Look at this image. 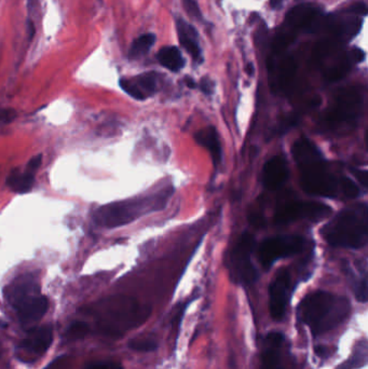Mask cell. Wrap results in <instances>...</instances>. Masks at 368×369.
I'll list each match as a JSON object with an SVG mask.
<instances>
[{"instance_id": "1", "label": "cell", "mask_w": 368, "mask_h": 369, "mask_svg": "<svg viewBox=\"0 0 368 369\" xmlns=\"http://www.w3.org/2000/svg\"><path fill=\"white\" fill-rule=\"evenodd\" d=\"M293 157L300 173V185L309 195L335 198L341 195L343 177L329 170L326 161L317 147L306 137L293 145Z\"/></svg>"}, {"instance_id": "2", "label": "cell", "mask_w": 368, "mask_h": 369, "mask_svg": "<svg viewBox=\"0 0 368 369\" xmlns=\"http://www.w3.org/2000/svg\"><path fill=\"white\" fill-rule=\"evenodd\" d=\"M350 310L347 298L319 290L303 298L298 306V318L310 328L313 336H319L341 324Z\"/></svg>"}, {"instance_id": "3", "label": "cell", "mask_w": 368, "mask_h": 369, "mask_svg": "<svg viewBox=\"0 0 368 369\" xmlns=\"http://www.w3.org/2000/svg\"><path fill=\"white\" fill-rule=\"evenodd\" d=\"M327 243L343 249H362L368 242V207L357 205L339 212L322 230Z\"/></svg>"}, {"instance_id": "4", "label": "cell", "mask_w": 368, "mask_h": 369, "mask_svg": "<svg viewBox=\"0 0 368 369\" xmlns=\"http://www.w3.org/2000/svg\"><path fill=\"white\" fill-rule=\"evenodd\" d=\"M363 110L364 92L362 89L359 86L343 89L319 118V129L331 134L350 132L359 123Z\"/></svg>"}, {"instance_id": "5", "label": "cell", "mask_w": 368, "mask_h": 369, "mask_svg": "<svg viewBox=\"0 0 368 369\" xmlns=\"http://www.w3.org/2000/svg\"><path fill=\"white\" fill-rule=\"evenodd\" d=\"M151 314V308L141 306L132 298L120 297L105 302L101 309L103 330L121 335L141 325Z\"/></svg>"}, {"instance_id": "6", "label": "cell", "mask_w": 368, "mask_h": 369, "mask_svg": "<svg viewBox=\"0 0 368 369\" xmlns=\"http://www.w3.org/2000/svg\"><path fill=\"white\" fill-rule=\"evenodd\" d=\"M160 202L161 200L143 199L110 203L95 212L94 221L107 228L127 225L148 212L158 209L157 205Z\"/></svg>"}, {"instance_id": "7", "label": "cell", "mask_w": 368, "mask_h": 369, "mask_svg": "<svg viewBox=\"0 0 368 369\" xmlns=\"http://www.w3.org/2000/svg\"><path fill=\"white\" fill-rule=\"evenodd\" d=\"M255 239L250 233L241 235L230 256V271L232 278L239 283L250 285L258 280V271L252 263Z\"/></svg>"}, {"instance_id": "8", "label": "cell", "mask_w": 368, "mask_h": 369, "mask_svg": "<svg viewBox=\"0 0 368 369\" xmlns=\"http://www.w3.org/2000/svg\"><path fill=\"white\" fill-rule=\"evenodd\" d=\"M331 209L324 203L312 202V201H290L280 205L274 213L276 225H286L300 219H324L331 214Z\"/></svg>"}, {"instance_id": "9", "label": "cell", "mask_w": 368, "mask_h": 369, "mask_svg": "<svg viewBox=\"0 0 368 369\" xmlns=\"http://www.w3.org/2000/svg\"><path fill=\"white\" fill-rule=\"evenodd\" d=\"M303 245L305 241L300 235H279L269 238L260 244L258 250L260 264L262 267L268 269L277 260L291 257L303 251Z\"/></svg>"}, {"instance_id": "10", "label": "cell", "mask_w": 368, "mask_h": 369, "mask_svg": "<svg viewBox=\"0 0 368 369\" xmlns=\"http://www.w3.org/2000/svg\"><path fill=\"white\" fill-rule=\"evenodd\" d=\"M291 276L287 270H280L269 288V309L272 318H283L290 299Z\"/></svg>"}, {"instance_id": "11", "label": "cell", "mask_w": 368, "mask_h": 369, "mask_svg": "<svg viewBox=\"0 0 368 369\" xmlns=\"http://www.w3.org/2000/svg\"><path fill=\"white\" fill-rule=\"evenodd\" d=\"M53 342V328L51 325L32 328L25 338L20 342L19 350L21 354L28 358H38L48 351Z\"/></svg>"}, {"instance_id": "12", "label": "cell", "mask_w": 368, "mask_h": 369, "mask_svg": "<svg viewBox=\"0 0 368 369\" xmlns=\"http://www.w3.org/2000/svg\"><path fill=\"white\" fill-rule=\"evenodd\" d=\"M319 15V9L312 4H301L287 13L282 32L296 37L299 30H307L313 26Z\"/></svg>"}, {"instance_id": "13", "label": "cell", "mask_w": 368, "mask_h": 369, "mask_svg": "<svg viewBox=\"0 0 368 369\" xmlns=\"http://www.w3.org/2000/svg\"><path fill=\"white\" fill-rule=\"evenodd\" d=\"M38 294H40L39 284L30 276L18 278L5 288L6 299L13 308Z\"/></svg>"}, {"instance_id": "14", "label": "cell", "mask_w": 368, "mask_h": 369, "mask_svg": "<svg viewBox=\"0 0 368 369\" xmlns=\"http://www.w3.org/2000/svg\"><path fill=\"white\" fill-rule=\"evenodd\" d=\"M120 86L135 100H146L157 90V76L153 72H146L131 79H121Z\"/></svg>"}, {"instance_id": "15", "label": "cell", "mask_w": 368, "mask_h": 369, "mask_svg": "<svg viewBox=\"0 0 368 369\" xmlns=\"http://www.w3.org/2000/svg\"><path fill=\"white\" fill-rule=\"evenodd\" d=\"M290 170L284 157L276 156L267 161L262 170V183L268 190H277L286 183Z\"/></svg>"}, {"instance_id": "16", "label": "cell", "mask_w": 368, "mask_h": 369, "mask_svg": "<svg viewBox=\"0 0 368 369\" xmlns=\"http://www.w3.org/2000/svg\"><path fill=\"white\" fill-rule=\"evenodd\" d=\"M49 308V300L42 294L28 298L25 302H21L14 309L17 310L20 322L23 325H30L38 322Z\"/></svg>"}, {"instance_id": "17", "label": "cell", "mask_w": 368, "mask_h": 369, "mask_svg": "<svg viewBox=\"0 0 368 369\" xmlns=\"http://www.w3.org/2000/svg\"><path fill=\"white\" fill-rule=\"evenodd\" d=\"M365 58V54L362 50L355 49V51L347 52L343 56L336 58L334 64L323 70L325 79L327 82H338L350 72L352 65L355 63L362 62Z\"/></svg>"}, {"instance_id": "18", "label": "cell", "mask_w": 368, "mask_h": 369, "mask_svg": "<svg viewBox=\"0 0 368 369\" xmlns=\"http://www.w3.org/2000/svg\"><path fill=\"white\" fill-rule=\"evenodd\" d=\"M283 342H284V336L281 332H274L268 334L262 351L260 369H284L281 358Z\"/></svg>"}, {"instance_id": "19", "label": "cell", "mask_w": 368, "mask_h": 369, "mask_svg": "<svg viewBox=\"0 0 368 369\" xmlns=\"http://www.w3.org/2000/svg\"><path fill=\"white\" fill-rule=\"evenodd\" d=\"M176 28H177V33H179V39L181 42L182 47L189 53V56L193 58L195 62L201 63L202 51L200 48L199 39H198V33L196 28L193 25L183 19L177 20L176 22Z\"/></svg>"}, {"instance_id": "20", "label": "cell", "mask_w": 368, "mask_h": 369, "mask_svg": "<svg viewBox=\"0 0 368 369\" xmlns=\"http://www.w3.org/2000/svg\"><path fill=\"white\" fill-rule=\"evenodd\" d=\"M296 70L294 58L291 56L283 58L280 65L274 70V84H271V88L276 92H287L294 82Z\"/></svg>"}, {"instance_id": "21", "label": "cell", "mask_w": 368, "mask_h": 369, "mask_svg": "<svg viewBox=\"0 0 368 369\" xmlns=\"http://www.w3.org/2000/svg\"><path fill=\"white\" fill-rule=\"evenodd\" d=\"M196 141H197L198 144L209 150L214 165L217 167L222 162V151L220 137H218L215 129L212 128V127L202 129L196 134Z\"/></svg>"}, {"instance_id": "22", "label": "cell", "mask_w": 368, "mask_h": 369, "mask_svg": "<svg viewBox=\"0 0 368 369\" xmlns=\"http://www.w3.org/2000/svg\"><path fill=\"white\" fill-rule=\"evenodd\" d=\"M157 58L163 67L171 72H179L185 66L183 54L179 51V48L174 47V46L163 47L158 52Z\"/></svg>"}, {"instance_id": "23", "label": "cell", "mask_w": 368, "mask_h": 369, "mask_svg": "<svg viewBox=\"0 0 368 369\" xmlns=\"http://www.w3.org/2000/svg\"><path fill=\"white\" fill-rule=\"evenodd\" d=\"M35 173L32 171H26V172H17L10 175L7 181V185L14 191L18 193H26L33 188L34 183H35Z\"/></svg>"}, {"instance_id": "24", "label": "cell", "mask_w": 368, "mask_h": 369, "mask_svg": "<svg viewBox=\"0 0 368 369\" xmlns=\"http://www.w3.org/2000/svg\"><path fill=\"white\" fill-rule=\"evenodd\" d=\"M155 42L156 36L153 34H145V35L139 36V38H137L133 41L132 46H131L129 58L131 60H137V58H143L153 47Z\"/></svg>"}, {"instance_id": "25", "label": "cell", "mask_w": 368, "mask_h": 369, "mask_svg": "<svg viewBox=\"0 0 368 369\" xmlns=\"http://www.w3.org/2000/svg\"><path fill=\"white\" fill-rule=\"evenodd\" d=\"M129 347L137 352H151L157 349L158 344L153 338L149 337H139L130 340Z\"/></svg>"}, {"instance_id": "26", "label": "cell", "mask_w": 368, "mask_h": 369, "mask_svg": "<svg viewBox=\"0 0 368 369\" xmlns=\"http://www.w3.org/2000/svg\"><path fill=\"white\" fill-rule=\"evenodd\" d=\"M341 195L348 199H355L359 197L360 189L355 185V181L348 179V177L343 176V181H341Z\"/></svg>"}, {"instance_id": "27", "label": "cell", "mask_w": 368, "mask_h": 369, "mask_svg": "<svg viewBox=\"0 0 368 369\" xmlns=\"http://www.w3.org/2000/svg\"><path fill=\"white\" fill-rule=\"evenodd\" d=\"M89 326L84 322H76L68 328L66 337L70 339H78L80 337H84L88 332Z\"/></svg>"}, {"instance_id": "28", "label": "cell", "mask_w": 368, "mask_h": 369, "mask_svg": "<svg viewBox=\"0 0 368 369\" xmlns=\"http://www.w3.org/2000/svg\"><path fill=\"white\" fill-rule=\"evenodd\" d=\"M184 8L191 19L196 21H201L202 13L200 11L199 5L196 0H183Z\"/></svg>"}, {"instance_id": "29", "label": "cell", "mask_w": 368, "mask_h": 369, "mask_svg": "<svg viewBox=\"0 0 368 369\" xmlns=\"http://www.w3.org/2000/svg\"><path fill=\"white\" fill-rule=\"evenodd\" d=\"M355 297H357V299L359 300V302H367L368 285L367 279H366V278H363V279L357 282V284L355 285Z\"/></svg>"}, {"instance_id": "30", "label": "cell", "mask_w": 368, "mask_h": 369, "mask_svg": "<svg viewBox=\"0 0 368 369\" xmlns=\"http://www.w3.org/2000/svg\"><path fill=\"white\" fill-rule=\"evenodd\" d=\"M86 369H122V366L116 362H99L89 365Z\"/></svg>"}, {"instance_id": "31", "label": "cell", "mask_w": 368, "mask_h": 369, "mask_svg": "<svg viewBox=\"0 0 368 369\" xmlns=\"http://www.w3.org/2000/svg\"><path fill=\"white\" fill-rule=\"evenodd\" d=\"M347 11L349 12V13L357 14V15L361 17V15H366V13H367V7H366L365 4L357 3L349 7Z\"/></svg>"}, {"instance_id": "32", "label": "cell", "mask_w": 368, "mask_h": 369, "mask_svg": "<svg viewBox=\"0 0 368 369\" xmlns=\"http://www.w3.org/2000/svg\"><path fill=\"white\" fill-rule=\"evenodd\" d=\"M17 117V112L12 110H0V122H11Z\"/></svg>"}, {"instance_id": "33", "label": "cell", "mask_w": 368, "mask_h": 369, "mask_svg": "<svg viewBox=\"0 0 368 369\" xmlns=\"http://www.w3.org/2000/svg\"><path fill=\"white\" fill-rule=\"evenodd\" d=\"M42 155H38V156L34 157L32 160L28 162L27 164V170L32 171V172L35 173L36 171L39 169L40 165H42Z\"/></svg>"}, {"instance_id": "34", "label": "cell", "mask_w": 368, "mask_h": 369, "mask_svg": "<svg viewBox=\"0 0 368 369\" xmlns=\"http://www.w3.org/2000/svg\"><path fill=\"white\" fill-rule=\"evenodd\" d=\"M352 172H353L355 176L357 177V179H359L362 186H367L368 173L366 172V171L355 170V169H353V170H352Z\"/></svg>"}, {"instance_id": "35", "label": "cell", "mask_w": 368, "mask_h": 369, "mask_svg": "<svg viewBox=\"0 0 368 369\" xmlns=\"http://www.w3.org/2000/svg\"><path fill=\"white\" fill-rule=\"evenodd\" d=\"M248 221H250V223L252 224L253 226H255V227H264L265 219L260 216V215H258V214H252V215H250Z\"/></svg>"}, {"instance_id": "36", "label": "cell", "mask_w": 368, "mask_h": 369, "mask_svg": "<svg viewBox=\"0 0 368 369\" xmlns=\"http://www.w3.org/2000/svg\"><path fill=\"white\" fill-rule=\"evenodd\" d=\"M200 89H201L203 93L209 94L212 93V90H213V86H212V82L208 79H202L201 84H200Z\"/></svg>"}, {"instance_id": "37", "label": "cell", "mask_w": 368, "mask_h": 369, "mask_svg": "<svg viewBox=\"0 0 368 369\" xmlns=\"http://www.w3.org/2000/svg\"><path fill=\"white\" fill-rule=\"evenodd\" d=\"M285 0H270V6L272 9H279L282 7Z\"/></svg>"}, {"instance_id": "38", "label": "cell", "mask_w": 368, "mask_h": 369, "mask_svg": "<svg viewBox=\"0 0 368 369\" xmlns=\"http://www.w3.org/2000/svg\"><path fill=\"white\" fill-rule=\"evenodd\" d=\"M186 84H187V86H189V88H196V86H197V84H196V82H193V80L191 79V78H187V79H186Z\"/></svg>"}, {"instance_id": "39", "label": "cell", "mask_w": 368, "mask_h": 369, "mask_svg": "<svg viewBox=\"0 0 368 369\" xmlns=\"http://www.w3.org/2000/svg\"><path fill=\"white\" fill-rule=\"evenodd\" d=\"M246 72H248V75H250L252 76L253 72H254V66H253V64H248V67H246Z\"/></svg>"}]
</instances>
